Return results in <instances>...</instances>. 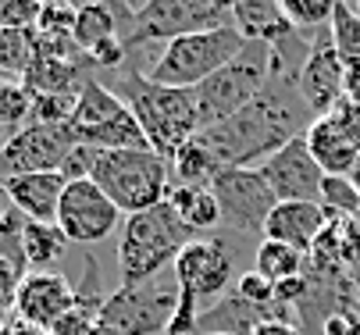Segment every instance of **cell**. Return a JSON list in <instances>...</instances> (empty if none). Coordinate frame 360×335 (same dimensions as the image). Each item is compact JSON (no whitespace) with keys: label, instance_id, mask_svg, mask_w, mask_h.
Masks as SVG:
<instances>
[{"label":"cell","instance_id":"cell-32","mask_svg":"<svg viewBox=\"0 0 360 335\" xmlns=\"http://www.w3.org/2000/svg\"><path fill=\"white\" fill-rule=\"evenodd\" d=\"M43 0H0V29H36Z\"/></svg>","mask_w":360,"mask_h":335},{"label":"cell","instance_id":"cell-14","mask_svg":"<svg viewBox=\"0 0 360 335\" xmlns=\"http://www.w3.org/2000/svg\"><path fill=\"white\" fill-rule=\"evenodd\" d=\"M264 182L271 185V193L278 204H321L325 193V171L314 161V154L307 150V139H292L278 154H271L261 164Z\"/></svg>","mask_w":360,"mask_h":335},{"label":"cell","instance_id":"cell-10","mask_svg":"<svg viewBox=\"0 0 360 335\" xmlns=\"http://www.w3.org/2000/svg\"><path fill=\"white\" fill-rule=\"evenodd\" d=\"M211 193L221 204V225L239 235H264V225L278 207L261 168H225L211 182Z\"/></svg>","mask_w":360,"mask_h":335},{"label":"cell","instance_id":"cell-15","mask_svg":"<svg viewBox=\"0 0 360 335\" xmlns=\"http://www.w3.org/2000/svg\"><path fill=\"white\" fill-rule=\"evenodd\" d=\"M11 303H15L18 321H25L39 331H54V324L75 307V289L58 271H29L15 289Z\"/></svg>","mask_w":360,"mask_h":335},{"label":"cell","instance_id":"cell-5","mask_svg":"<svg viewBox=\"0 0 360 335\" xmlns=\"http://www.w3.org/2000/svg\"><path fill=\"white\" fill-rule=\"evenodd\" d=\"M243 32L236 25L211 29V32H193L182 39L165 43V51L158 54L146 68V79L158 86H175V89H196L211 75H218L225 65H232L243 54Z\"/></svg>","mask_w":360,"mask_h":335},{"label":"cell","instance_id":"cell-7","mask_svg":"<svg viewBox=\"0 0 360 335\" xmlns=\"http://www.w3.org/2000/svg\"><path fill=\"white\" fill-rule=\"evenodd\" d=\"M179 303H182V289L175 275L172 278L158 275L139 285H118L108 296L104 310H100V321L115 335H165Z\"/></svg>","mask_w":360,"mask_h":335},{"label":"cell","instance_id":"cell-44","mask_svg":"<svg viewBox=\"0 0 360 335\" xmlns=\"http://www.w3.org/2000/svg\"><path fill=\"white\" fill-rule=\"evenodd\" d=\"M0 129H4V121H0Z\"/></svg>","mask_w":360,"mask_h":335},{"label":"cell","instance_id":"cell-18","mask_svg":"<svg viewBox=\"0 0 360 335\" xmlns=\"http://www.w3.org/2000/svg\"><path fill=\"white\" fill-rule=\"evenodd\" d=\"M332 225V214L325 211V204H278L264 225V239L285 243L300 254H311V247L318 243V235Z\"/></svg>","mask_w":360,"mask_h":335},{"label":"cell","instance_id":"cell-42","mask_svg":"<svg viewBox=\"0 0 360 335\" xmlns=\"http://www.w3.org/2000/svg\"><path fill=\"white\" fill-rule=\"evenodd\" d=\"M203 335H225V331H203Z\"/></svg>","mask_w":360,"mask_h":335},{"label":"cell","instance_id":"cell-38","mask_svg":"<svg viewBox=\"0 0 360 335\" xmlns=\"http://www.w3.org/2000/svg\"><path fill=\"white\" fill-rule=\"evenodd\" d=\"M250 335H303V331H300V324H292V321H268V324H261V328H253Z\"/></svg>","mask_w":360,"mask_h":335},{"label":"cell","instance_id":"cell-30","mask_svg":"<svg viewBox=\"0 0 360 335\" xmlns=\"http://www.w3.org/2000/svg\"><path fill=\"white\" fill-rule=\"evenodd\" d=\"M79 93H32L29 125H72Z\"/></svg>","mask_w":360,"mask_h":335},{"label":"cell","instance_id":"cell-40","mask_svg":"<svg viewBox=\"0 0 360 335\" xmlns=\"http://www.w3.org/2000/svg\"><path fill=\"white\" fill-rule=\"evenodd\" d=\"M349 182H353V185L360 189V161H356V168H353V175H349Z\"/></svg>","mask_w":360,"mask_h":335},{"label":"cell","instance_id":"cell-45","mask_svg":"<svg viewBox=\"0 0 360 335\" xmlns=\"http://www.w3.org/2000/svg\"><path fill=\"white\" fill-rule=\"evenodd\" d=\"M43 4H50V0H43Z\"/></svg>","mask_w":360,"mask_h":335},{"label":"cell","instance_id":"cell-39","mask_svg":"<svg viewBox=\"0 0 360 335\" xmlns=\"http://www.w3.org/2000/svg\"><path fill=\"white\" fill-rule=\"evenodd\" d=\"M214 4H218L221 11H229V15H232V11H236V8L243 4V0H214Z\"/></svg>","mask_w":360,"mask_h":335},{"label":"cell","instance_id":"cell-13","mask_svg":"<svg viewBox=\"0 0 360 335\" xmlns=\"http://www.w3.org/2000/svg\"><path fill=\"white\" fill-rule=\"evenodd\" d=\"M296 93H300V100L307 104V111H311L314 118L332 114L346 100V61L335 51L328 29H321L314 36L311 54H307V61L300 68V79H296Z\"/></svg>","mask_w":360,"mask_h":335},{"label":"cell","instance_id":"cell-22","mask_svg":"<svg viewBox=\"0 0 360 335\" xmlns=\"http://www.w3.org/2000/svg\"><path fill=\"white\" fill-rule=\"evenodd\" d=\"M168 204L175 207V214L182 218V225L189 232H214L221 225V204H218V197L211 193V189L172 182Z\"/></svg>","mask_w":360,"mask_h":335},{"label":"cell","instance_id":"cell-9","mask_svg":"<svg viewBox=\"0 0 360 335\" xmlns=\"http://www.w3.org/2000/svg\"><path fill=\"white\" fill-rule=\"evenodd\" d=\"M79 147L72 125H22L0 143V185L15 175L61 171Z\"/></svg>","mask_w":360,"mask_h":335},{"label":"cell","instance_id":"cell-4","mask_svg":"<svg viewBox=\"0 0 360 335\" xmlns=\"http://www.w3.org/2000/svg\"><path fill=\"white\" fill-rule=\"evenodd\" d=\"M122 214H143L168 200L172 193V161L153 150H100L89 175Z\"/></svg>","mask_w":360,"mask_h":335},{"label":"cell","instance_id":"cell-28","mask_svg":"<svg viewBox=\"0 0 360 335\" xmlns=\"http://www.w3.org/2000/svg\"><path fill=\"white\" fill-rule=\"evenodd\" d=\"M278 8H282V15L292 29L314 36L318 29H328L339 0H278Z\"/></svg>","mask_w":360,"mask_h":335},{"label":"cell","instance_id":"cell-21","mask_svg":"<svg viewBox=\"0 0 360 335\" xmlns=\"http://www.w3.org/2000/svg\"><path fill=\"white\" fill-rule=\"evenodd\" d=\"M25 218L8 207L0 218V289L15 300V289L29 275V257H25Z\"/></svg>","mask_w":360,"mask_h":335},{"label":"cell","instance_id":"cell-12","mask_svg":"<svg viewBox=\"0 0 360 335\" xmlns=\"http://www.w3.org/2000/svg\"><path fill=\"white\" fill-rule=\"evenodd\" d=\"M232 268H236V254L229 250L225 239L211 235V239H189L186 250L172 264V275L182 296L203 303L225 293V285L232 282Z\"/></svg>","mask_w":360,"mask_h":335},{"label":"cell","instance_id":"cell-34","mask_svg":"<svg viewBox=\"0 0 360 335\" xmlns=\"http://www.w3.org/2000/svg\"><path fill=\"white\" fill-rule=\"evenodd\" d=\"M165 335H203L200 331V303L189 300V296H182V303H179L172 324L165 328Z\"/></svg>","mask_w":360,"mask_h":335},{"label":"cell","instance_id":"cell-6","mask_svg":"<svg viewBox=\"0 0 360 335\" xmlns=\"http://www.w3.org/2000/svg\"><path fill=\"white\" fill-rule=\"evenodd\" d=\"M268 86H271V51L264 43H246L232 65H225L218 75L193 89L200 129L229 121L232 114L250 107Z\"/></svg>","mask_w":360,"mask_h":335},{"label":"cell","instance_id":"cell-1","mask_svg":"<svg viewBox=\"0 0 360 335\" xmlns=\"http://www.w3.org/2000/svg\"><path fill=\"white\" fill-rule=\"evenodd\" d=\"M311 121L314 114L300 100L296 86L271 82L250 107H243L229 121L200 129V139L211 147L221 168H253L257 161L264 164L271 154H278L285 143L300 139Z\"/></svg>","mask_w":360,"mask_h":335},{"label":"cell","instance_id":"cell-25","mask_svg":"<svg viewBox=\"0 0 360 335\" xmlns=\"http://www.w3.org/2000/svg\"><path fill=\"white\" fill-rule=\"evenodd\" d=\"M115 36H122V22H118V15H115L111 8H104V4H86V8L75 11V43H79L82 54H89L93 46L108 43V39H115Z\"/></svg>","mask_w":360,"mask_h":335},{"label":"cell","instance_id":"cell-2","mask_svg":"<svg viewBox=\"0 0 360 335\" xmlns=\"http://www.w3.org/2000/svg\"><path fill=\"white\" fill-rule=\"evenodd\" d=\"M115 93L136 114L139 129L146 132L150 150L161 154L165 161H175V154L200 132L196 93L193 89L158 86V82L146 79V72L125 68L122 79L115 82Z\"/></svg>","mask_w":360,"mask_h":335},{"label":"cell","instance_id":"cell-41","mask_svg":"<svg viewBox=\"0 0 360 335\" xmlns=\"http://www.w3.org/2000/svg\"><path fill=\"white\" fill-rule=\"evenodd\" d=\"M349 275H353V282H356V289H360V268H349Z\"/></svg>","mask_w":360,"mask_h":335},{"label":"cell","instance_id":"cell-37","mask_svg":"<svg viewBox=\"0 0 360 335\" xmlns=\"http://www.w3.org/2000/svg\"><path fill=\"white\" fill-rule=\"evenodd\" d=\"M346 100L360 104V61H346Z\"/></svg>","mask_w":360,"mask_h":335},{"label":"cell","instance_id":"cell-36","mask_svg":"<svg viewBox=\"0 0 360 335\" xmlns=\"http://www.w3.org/2000/svg\"><path fill=\"white\" fill-rule=\"evenodd\" d=\"M332 118L349 132V136H356L360 139V104H353V100H342L335 111H332Z\"/></svg>","mask_w":360,"mask_h":335},{"label":"cell","instance_id":"cell-35","mask_svg":"<svg viewBox=\"0 0 360 335\" xmlns=\"http://www.w3.org/2000/svg\"><path fill=\"white\" fill-rule=\"evenodd\" d=\"M72 8H86V4H104V8H111L115 15H118V22H122V39L129 36V29H132V18H136V8H132V0H68Z\"/></svg>","mask_w":360,"mask_h":335},{"label":"cell","instance_id":"cell-3","mask_svg":"<svg viewBox=\"0 0 360 335\" xmlns=\"http://www.w3.org/2000/svg\"><path fill=\"white\" fill-rule=\"evenodd\" d=\"M189 243V228L175 214V207L165 200L153 211L132 214L118 239V271L122 285H139L165 275V268L175 264V257Z\"/></svg>","mask_w":360,"mask_h":335},{"label":"cell","instance_id":"cell-19","mask_svg":"<svg viewBox=\"0 0 360 335\" xmlns=\"http://www.w3.org/2000/svg\"><path fill=\"white\" fill-rule=\"evenodd\" d=\"M307 139V150L314 154V161L321 164L325 175H335V178H349L356 161H360V139L349 136L332 114L325 118H314L311 129L303 132Z\"/></svg>","mask_w":360,"mask_h":335},{"label":"cell","instance_id":"cell-23","mask_svg":"<svg viewBox=\"0 0 360 335\" xmlns=\"http://www.w3.org/2000/svg\"><path fill=\"white\" fill-rule=\"evenodd\" d=\"M221 161L211 154V147L200 139V132L186 143V147L175 154L172 161V175L179 185H200V189H211V182L221 175Z\"/></svg>","mask_w":360,"mask_h":335},{"label":"cell","instance_id":"cell-31","mask_svg":"<svg viewBox=\"0 0 360 335\" xmlns=\"http://www.w3.org/2000/svg\"><path fill=\"white\" fill-rule=\"evenodd\" d=\"M321 204L332 218H360V189L349 182V178H335L328 175L325 178V193H321Z\"/></svg>","mask_w":360,"mask_h":335},{"label":"cell","instance_id":"cell-29","mask_svg":"<svg viewBox=\"0 0 360 335\" xmlns=\"http://www.w3.org/2000/svg\"><path fill=\"white\" fill-rule=\"evenodd\" d=\"M328 32H332V43L342 54V61H360V11L353 4L339 0V8L328 22Z\"/></svg>","mask_w":360,"mask_h":335},{"label":"cell","instance_id":"cell-24","mask_svg":"<svg viewBox=\"0 0 360 335\" xmlns=\"http://www.w3.org/2000/svg\"><path fill=\"white\" fill-rule=\"evenodd\" d=\"M268 282H289V278H300L311 271V261H307V254L285 247V243H275V239H261V247H257V268Z\"/></svg>","mask_w":360,"mask_h":335},{"label":"cell","instance_id":"cell-33","mask_svg":"<svg viewBox=\"0 0 360 335\" xmlns=\"http://www.w3.org/2000/svg\"><path fill=\"white\" fill-rule=\"evenodd\" d=\"M236 293H239L243 300L257 303V307L278 303V300H275V282H268L261 271H246V275H239V282H236Z\"/></svg>","mask_w":360,"mask_h":335},{"label":"cell","instance_id":"cell-26","mask_svg":"<svg viewBox=\"0 0 360 335\" xmlns=\"http://www.w3.org/2000/svg\"><path fill=\"white\" fill-rule=\"evenodd\" d=\"M25 257L32 271H50V264L61 261L68 239L58 225H46V221H25Z\"/></svg>","mask_w":360,"mask_h":335},{"label":"cell","instance_id":"cell-11","mask_svg":"<svg viewBox=\"0 0 360 335\" xmlns=\"http://www.w3.org/2000/svg\"><path fill=\"white\" fill-rule=\"evenodd\" d=\"M122 211L111 204V197L100 189L93 178H75L68 182L61 207H58V228L65 232L68 243H104L118 228Z\"/></svg>","mask_w":360,"mask_h":335},{"label":"cell","instance_id":"cell-20","mask_svg":"<svg viewBox=\"0 0 360 335\" xmlns=\"http://www.w3.org/2000/svg\"><path fill=\"white\" fill-rule=\"evenodd\" d=\"M129 104L118 97V93L108 86V82H100L89 75V82L79 89V104H75V114H72V132L75 139H82L86 132L100 129V125H108L111 118H118Z\"/></svg>","mask_w":360,"mask_h":335},{"label":"cell","instance_id":"cell-46","mask_svg":"<svg viewBox=\"0 0 360 335\" xmlns=\"http://www.w3.org/2000/svg\"><path fill=\"white\" fill-rule=\"evenodd\" d=\"M0 143H4V139H0Z\"/></svg>","mask_w":360,"mask_h":335},{"label":"cell","instance_id":"cell-27","mask_svg":"<svg viewBox=\"0 0 360 335\" xmlns=\"http://www.w3.org/2000/svg\"><path fill=\"white\" fill-rule=\"evenodd\" d=\"M36 61V36L32 29H0V72L11 79H25Z\"/></svg>","mask_w":360,"mask_h":335},{"label":"cell","instance_id":"cell-17","mask_svg":"<svg viewBox=\"0 0 360 335\" xmlns=\"http://www.w3.org/2000/svg\"><path fill=\"white\" fill-rule=\"evenodd\" d=\"M268 321H292L300 324L296 310L285 303H268L257 307L250 300H243L236 289L221 300H214L207 310H200V331H225V335H250L253 328H261Z\"/></svg>","mask_w":360,"mask_h":335},{"label":"cell","instance_id":"cell-43","mask_svg":"<svg viewBox=\"0 0 360 335\" xmlns=\"http://www.w3.org/2000/svg\"><path fill=\"white\" fill-rule=\"evenodd\" d=\"M356 11H360V0H356Z\"/></svg>","mask_w":360,"mask_h":335},{"label":"cell","instance_id":"cell-16","mask_svg":"<svg viewBox=\"0 0 360 335\" xmlns=\"http://www.w3.org/2000/svg\"><path fill=\"white\" fill-rule=\"evenodd\" d=\"M8 207H15L25 221H46L58 225V207L68 189V178L61 171H32V175H15L4 185Z\"/></svg>","mask_w":360,"mask_h":335},{"label":"cell","instance_id":"cell-8","mask_svg":"<svg viewBox=\"0 0 360 335\" xmlns=\"http://www.w3.org/2000/svg\"><path fill=\"white\" fill-rule=\"evenodd\" d=\"M232 25V15L221 11L214 0H146L136 8L132 29L125 36V46L136 51L143 43H172L193 32H211Z\"/></svg>","mask_w":360,"mask_h":335}]
</instances>
